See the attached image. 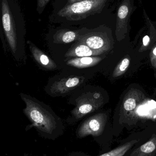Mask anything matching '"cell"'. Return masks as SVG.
Returning <instances> with one entry per match:
<instances>
[{
  "label": "cell",
  "mask_w": 156,
  "mask_h": 156,
  "mask_svg": "<svg viewBox=\"0 0 156 156\" xmlns=\"http://www.w3.org/2000/svg\"><path fill=\"white\" fill-rule=\"evenodd\" d=\"M149 41H150L149 37L148 35L145 36L143 38V44L145 46L148 45L149 43Z\"/></svg>",
  "instance_id": "cell-18"
},
{
  "label": "cell",
  "mask_w": 156,
  "mask_h": 156,
  "mask_svg": "<svg viewBox=\"0 0 156 156\" xmlns=\"http://www.w3.org/2000/svg\"><path fill=\"white\" fill-rule=\"evenodd\" d=\"M20 95L25 104L24 113L31 122L26 127L27 131L34 127L41 137L53 141L64 134L62 120L51 109L30 96L23 93Z\"/></svg>",
  "instance_id": "cell-1"
},
{
  "label": "cell",
  "mask_w": 156,
  "mask_h": 156,
  "mask_svg": "<svg viewBox=\"0 0 156 156\" xmlns=\"http://www.w3.org/2000/svg\"><path fill=\"white\" fill-rule=\"evenodd\" d=\"M49 1V0H37V11L38 13L40 14L43 12Z\"/></svg>",
  "instance_id": "cell-17"
},
{
  "label": "cell",
  "mask_w": 156,
  "mask_h": 156,
  "mask_svg": "<svg viewBox=\"0 0 156 156\" xmlns=\"http://www.w3.org/2000/svg\"><path fill=\"white\" fill-rule=\"evenodd\" d=\"M82 30H71L69 29H60L56 32L53 36L54 42L56 44H68L77 40L81 33Z\"/></svg>",
  "instance_id": "cell-13"
},
{
  "label": "cell",
  "mask_w": 156,
  "mask_h": 156,
  "mask_svg": "<svg viewBox=\"0 0 156 156\" xmlns=\"http://www.w3.org/2000/svg\"><path fill=\"white\" fill-rule=\"evenodd\" d=\"M136 6L134 0H121L116 13V33L117 35L127 32L131 16Z\"/></svg>",
  "instance_id": "cell-8"
},
{
  "label": "cell",
  "mask_w": 156,
  "mask_h": 156,
  "mask_svg": "<svg viewBox=\"0 0 156 156\" xmlns=\"http://www.w3.org/2000/svg\"><path fill=\"white\" fill-rule=\"evenodd\" d=\"M153 53L154 55L156 56V48L154 49V51H153Z\"/></svg>",
  "instance_id": "cell-20"
},
{
  "label": "cell",
  "mask_w": 156,
  "mask_h": 156,
  "mask_svg": "<svg viewBox=\"0 0 156 156\" xmlns=\"http://www.w3.org/2000/svg\"><path fill=\"white\" fill-rule=\"evenodd\" d=\"M101 60V58L98 57L76 58L68 60L67 62V65L78 68H85L96 65Z\"/></svg>",
  "instance_id": "cell-14"
},
{
  "label": "cell",
  "mask_w": 156,
  "mask_h": 156,
  "mask_svg": "<svg viewBox=\"0 0 156 156\" xmlns=\"http://www.w3.org/2000/svg\"><path fill=\"white\" fill-rule=\"evenodd\" d=\"M136 107V102L133 98H129L125 101L124 107L127 111H131L134 110Z\"/></svg>",
  "instance_id": "cell-16"
},
{
  "label": "cell",
  "mask_w": 156,
  "mask_h": 156,
  "mask_svg": "<svg viewBox=\"0 0 156 156\" xmlns=\"http://www.w3.org/2000/svg\"><path fill=\"white\" fill-rule=\"evenodd\" d=\"M143 131L134 133L121 141L119 145L108 152L97 156H123L140 140ZM68 156H91L82 152H72Z\"/></svg>",
  "instance_id": "cell-9"
},
{
  "label": "cell",
  "mask_w": 156,
  "mask_h": 156,
  "mask_svg": "<svg viewBox=\"0 0 156 156\" xmlns=\"http://www.w3.org/2000/svg\"><path fill=\"white\" fill-rule=\"evenodd\" d=\"M123 156H156V129L143 131L140 140Z\"/></svg>",
  "instance_id": "cell-6"
},
{
  "label": "cell",
  "mask_w": 156,
  "mask_h": 156,
  "mask_svg": "<svg viewBox=\"0 0 156 156\" xmlns=\"http://www.w3.org/2000/svg\"><path fill=\"white\" fill-rule=\"evenodd\" d=\"M82 30L78 37L77 41L101 53L107 49L110 40L108 34L104 32V29L100 27L93 30L85 31V33H83Z\"/></svg>",
  "instance_id": "cell-7"
},
{
  "label": "cell",
  "mask_w": 156,
  "mask_h": 156,
  "mask_svg": "<svg viewBox=\"0 0 156 156\" xmlns=\"http://www.w3.org/2000/svg\"><path fill=\"white\" fill-rule=\"evenodd\" d=\"M112 0H84L67 4L58 12L57 15L67 21H77L90 16L100 14Z\"/></svg>",
  "instance_id": "cell-4"
},
{
  "label": "cell",
  "mask_w": 156,
  "mask_h": 156,
  "mask_svg": "<svg viewBox=\"0 0 156 156\" xmlns=\"http://www.w3.org/2000/svg\"><path fill=\"white\" fill-rule=\"evenodd\" d=\"M130 63V60L128 58H125L123 59L122 61L117 67L115 76H120L121 74L123 73L129 66Z\"/></svg>",
  "instance_id": "cell-15"
},
{
  "label": "cell",
  "mask_w": 156,
  "mask_h": 156,
  "mask_svg": "<svg viewBox=\"0 0 156 156\" xmlns=\"http://www.w3.org/2000/svg\"><path fill=\"white\" fill-rule=\"evenodd\" d=\"M27 44L33 57L40 66L50 70L56 68V64L45 53L36 46L31 41H27Z\"/></svg>",
  "instance_id": "cell-11"
},
{
  "label": "cell",
  "mask_w": 156,
  "mask_h": 156,
  "mask_svg": "<svg viewBox=\"0 0 156 156\" xmlns=\"http://www.w3.org/2000/svg\"><path fill=\"white\" fill-rule=\"evenodd\" d=\"M24 156H28V154H27V153H24Z\"/></svg>",
  "instance_id": "cell-21"
},
{
  "label": "cell",
  "mask_w": 156,
  "mask_h": 156,
  "mask_svg": "<svg viewBox=\"0 0 156 156\" xmlns=\"http://www.w3.org/2000/svg\"><path fill=\"white\" fill-rule=\"evenodd\" d=\"M78 43L72 46L66 53V57L81 58L94 56L101 54L100 52L93 50L85 44L78 41Z\"/></svg>",
  "instance_id": "cell-12"
},
{
  "label": "cell",
  "mask_w": 156,
  "mask_h": 156,
  "mask_svg": "<svg viewBox=\"0 0 156 156\" xmlns=\"http://www.w3.org/2000/svg\"><path fill=\"white\" fill-rule=\"evenodd\" d=\"M84 78L80 76H71L55 82L50 88L52 94H62L69 92L81 85Z\"/></svg>",
  "instance_id": "cell-10"
},
{
  "label": "cell",
  "mask_w": 156,
  "mask_h": 156,
  "mask_svg": "<svg viewBox=\"0 0 156 156\" xmlns=\"http://www.w3.org/2000/svg\"><path fill=\"white\" fill-rule=\"evenodd\" d=\"M3 28L9 46L15 56L18 53L25 30L23 15L15 0H1Z\"/></svg>",
  "instance_id": "cell-2"
},
{
  "label": "cell",
  "mask_w": 156,
  "mask_h": 156,
  "mask_svg": "<svg viewBox=\"0 0 156 156\" xmlns=\"http://www.w3.org/2000/svg\"><path fill=\"white\" fill-rule=\"evenodd\" d=\"M100 97L99 93L83 94L76 100V106L71 111V117L68 118L67 122L69 124H74L87 115L97 110L100 105Z\"/></svg>",
  "instance_id": "cell-5"
},
{
  "label": "cell",
  "mask_w": 156,
  "mask_h": 156,
  "mask_svg": "<svg viewBox=\"0 0 156 156\" xmlns=\"http://www.w3.org/2000/svg\"><path fill=\"white\" fill-rule=\"evenodd\" d=\"M84 1V0H67V4L74 3L77 2H81V1Z\"/></svg>",
  "instance_id": "cell-19"
},
{
  "label": "cell",
  "mask_w": 156,
  "mask_h": 156,
  "mask_svg": "<svg viewBox=\"0 0 156 156\" xmlns=\"http://www.w3.org/2000/svg\"><path fill=\"white\" fill-rule=\"evenodd\" d=\"M75 134L78 139L92 136L100 146V154L111 150L114 137L113 129L108 125L107 115L103 113L97 114L85 119L78 126Z\"/></svg>",
  "instance_id": "cell-3"
}]
</instances>
